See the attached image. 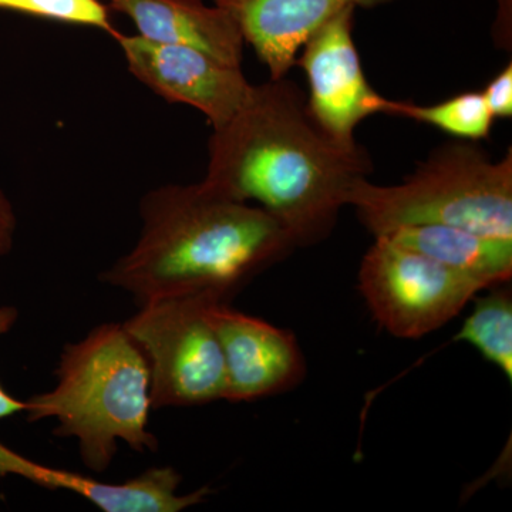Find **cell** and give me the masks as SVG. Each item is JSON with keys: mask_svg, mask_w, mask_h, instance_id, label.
Returning <instances> with one entry per match:
<instances>
[{"mask_svg": "<svg viewBox=\"0 0 512 512\" xmlns=\"http://www.w3.org/2000/svg\"><path fill=\"white\" fill-rule=\"evenodd\" d=\"M372 171L369 151L325 133L298 86L282 77L252 84L237 113L212 128L202 183L229 200L256 202L302 247L328 237Z\"/></svg>", "mask_w": 512, "mask_h": 512, "instance_id": "6da1fadb", "label": "cell"}, {"mask_svg": "<svg viewBox=\"0 0 512 512\" xmlns=\"http://www.w3.org/2000/svg\"><path fill=\"white\" fill-rule=\"evenodd\" d=\"M134 247L100 275L137 306L175 296L229 301L262 269L295 248L284 225L258 205L229 200L207 185L168 184L140 202Z\"/></svg>", "mask_w": 512, "mask_h": 512, "instance_id": "7a4b0ae2", "label": "cell"}, {"mask_svg": "<svg viewBox=\"0 0 512 512\" xmlns=\"http://www.w3.org/2000/svg\"><path fill=\"white\" fill-rule=\"evenodd\" d=\"M56 386L26 400L30 423L56 420L55 436L76 439L84 466L103 473L119 441L136 453L158 450L148 427L151 406L146 357L123 323H101L64 346Z\"/></svg>", "mask_w": 512, "mask_h": 512, "instance_id": "3957f363", "label": "cell"}, {"mask_svg": "<svg viewBox=\"0 0 512 512\" xmlns=\"http://www.w3.org/2000/svg\"><path fill=\"white\" fill-rule=\"evenodd\" d=\"M349 205L373 237L437 224L512 239V151L494 161L471 141L446 144L402 183L359 181Z\"/></svg>", "mask_w": 512, "mask_h": 512, "instance_id": "277c9868", "label": "cell"}, {"mask_svg": "<svg viewBox=\"0 0 512 512\" xmlns=\"http://www.w3.org/2000/svg\"><path fill=\"white\" fill-rule=\"evenodd\" d=\"M214 295L175 296L138 306L123 323L146 357L153 410L224 400L225 367L210 308ZM229 302V301H228Z\"/></svg>", "mask_w": 512, "mask_h": 512, "instance_id": "5b68a950", "label": "cell"}, {"mask_svg": "<svg viewBox=\"0 0 512 512\" xmlns=\"http://www.w3.org/2000/svg\"><path fill=\"white\" fill-rule=\"evenodd\" d=\"M493 288L380 235L363 256L359 289L382 328L419 339L456 318L480 291Z\"/></svg>", "mask_w": 512, "mask_h": 512, "instance_id": "8992f818", "label": "cell"}, {"mask_svg": "<svg viewBox=\"0 0 512 512\" xmlns=\"http://www.w3.org/2000/svg\"><path fill=\"white\" fill-rule=\"evenodd\" d=\"M355 8L323 23L299 50L296 63L306 74V99L313 119L340 143H355L356 127L373 114H389L393 100L367 82L353 40Z\"/></svg>", "mask_w": 512, "mask_h": 512, "instance_id": "52a82bcc", "label": "cell"}, {"mask_svg": "<svg viewBox=\"0 0 512 512\" xmlns=\"http://www.w3.org/2000/svg\"><path fill=\"white\" fill-rule=\"evenodd\" d=\"M111 36L137 80L170 103L201 111L212 128L227 123L251 90L242 67L222 63L201 50L151 42L117 30Z\"/></svg>", "mask_w": 512, "mask_h": 512, "instance_id": "ba28073f", "label": "cell"}, {"mask_svg": "<svg viewBox=\"0 0 512 512\" xmlns=\"http://www.w3.org/2000/svg\"><path fill=\"white\" fill-rule=\"evenodd\" d=\"M210 316L220 339L225 367V397L254 402L286 392L305 375V359L289 330L215 301Z\"/></svg>", "mask_w": 512, "mask_h": 512, "instance_id": "9c48e42d", "label": "cell"}, {"mask_svg": "<svg viewBox=\"0 0 512 512\" xmlns=\"http://www.w3.org/2000/svg\"><path fill=\"white\" fill-rule=\"evenodd\" d=\"M6 476L22 477L49 490L70 491L104 512H180L204 503L211 494L208 487L178 493L183 477L171 467L148 468L126 483H103L74 471L43 466L0 443V477Z\"/></svg>", "mask_w": 512, "mask_h": 512, "instance_id": "30bf717a", "label": "cell"}, {"mask_svg": "<svg viewBox=\"0 0 512 512\" xmlns=\"http://www.w3.org/2000/svg\"><path fill=\"white\" fill-rule=\"evenodd\" d=\"M394 0H214L238 23L245 43L265 64L269 79L288 76L303 43L348 8L372 9Z\"/></svg>", "mask_w": 512, "mask_h": 512, "instance_id": "8fae6325", "label": "cell"}, {"mask_svg": "<svg viewBox=\"0 0 512 512\" xmlns=\"http://www.w3.org/2000/svg\"><path fill=\"white\" fill-rule=\"evenodd\" d=\"M111 9L136 25L138 35L164 45L201 50L242 67L245 39L227 10L202 0H109Z\"/></svg>", "mask_w": 512, "mask_h": 512, "instance_id": "7c38bea8", "label": "cell"}, {"mask_svg": "<svg viewBox=\"0 0 512 512\" xmlns=\"http://www.w3.org/2000/svg\"><path fill=\"white\" fill-rule=\"evenodd\" d=\"M383 235L488 286L505 284L511 279L512 239L437 224L410 225Z\"/></svg>", "mask_w": 512, "mask_h": 512, "instance_id": "4fadbf2b", "label": "cell"}, {"mask_svg": "<svg viewBox=\"0 0 512 512\" xmlns=\"http://www.w3.org/2000/svg\"><path fill=\"white\" fill-rule=\"evenodd\" d=\"M476 299L473 312L457 333V342L476 348L512 382V295L511 288L493 286Z\"/></svg>", "mask_w": 512, "mask_h": 512, "instance_id": "5bb4252c", "label": "cell"}, {"mask_svg": "<svg viewBox=\"0 0 512 512\" xmlns=\"http://www.w3.org/2000/svg\"><path fill=\"white\" fill-rule=\"evenodd\" d=\"M389 114L429 124L464 141L484 140L495 121L481 92L460 93L434 104L393 100Z\"/></svg>", "mask_w": 512, "mask_h": 512, "instance_id": "9a60e30c", "label": "cell"}, {"mask_svg": "<svg viewBox=\"0 0 512 512\" xmlns=\"http://www.w3.org/2000/svg\"><path fill=\"white\" fill-rule=\"evenodd\" d=\"M0 9L116 32L100 0H0Z\"/></svg>", "mask_w": 512, "mask_h": 512, "instance_id": "2e32d148", "label": "cell"}, {"mask_svg": "<svg viewBox=\"0 0 512 512\" xmlns=\"http://www.w3.org/2000/svg\"><path fill=\"white\" fill-rule=\"evenodd\" d=\"M485 104L494 120L512 117V64L501 70L483 90Z\"/></svg>", "mask_w": 512, "mask_h": 512, "instance_id": "e0dca14e", "label": "cell"}, {"mask_svg": "<svg viewBox=\"0 0 512 512\" xmlns=\"http://www.w3.org/2000/svg\"><path fill=\"white\" fill-rule=\"evenodd\" d=\"M19 319V311L15 306H0V339L15 328ZM26 402L10 396L0 384V419L25 413Z\"/></svg>", "mask_w": 512, "mask_h": 512, "instance_id": "ac0fdd59", "label": "cell"}, {"mask_svg": "<svg viewBox=\"0 0 512 512\" xmlns=\"http://www.w3.org/2000/svg\"><path fill=\"white\" fill-rule=\"evenodd\" d=\"M16 227L18 220L12 202L6 197L5 192L0 190V256L8 255L12 251Z\"/></svg>", "mask_w": 512, "mask_h": 512, "instance_id": "d6986e66", "label": "cell"}, {"mask_svg": "<svg viewBox=\"0 0 512 512\" xmlns=\"http://www.w3.org/2000/svg\"><path fill=\"white\" fill-rule=\"evenodd\" d=\"M511 6L512 0H498L497 16H495V36L507 42L511 39Z\"/></svg>", "mask_w": 512, "mask_h": 512, "instance_id": "ffe728a7", "label": "cell"}]
</instances>
